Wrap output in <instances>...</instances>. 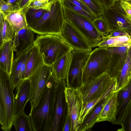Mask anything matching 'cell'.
I'll return each instance as SVG.
<instances>
[{"label": "cell", "mask_w": 131, "mask_h": 131, "mask_svg": "<svg viewBox=\"0 0 131 131\" xmlns=\"http://www.w3.org/2000/svg\"><path fill=\"white\" fill-rule=\"evenodd\" d=\"M58 80L53 74L37 105L30 112L32 131H51Z\"/></svg>", "instance_id": "obj_1"}, {"label": "cell", "mask_w": 131, "mask_h": 131, "mask_svg": "<svg viewBox=\"0 0 131 131\" xmlns=\"http://www.w3.org/2000/svg\"><path fill=\"white\" fill-rule=\"evenodd\" d=\"M10 75L0 69V123L4 131H10L15 118L14 96Z\"/></svg>", "instance_id": "obj_2"}, {"label": "cell", "mask_w": 131, "mask_h": 131, "mask_svg": "<svg viewBox=\"0 0 131 131\" xmlns=\"http://www.w3.org/2000/svg\"><path fill=\"white\" fill-rule=\"evenodd\" d=\"M65 21L62 2L56 0L50 10L47 11L40 18L29 27L34 33L39 35L59 36Z\"/></svg>", "instance_id": "obj_3"}, {"label": "cell", "mask_w": 131, "mask_h": 131, "mask_svg": "<svg viewBox=\"0 0 131 131\" xmlns=\"http://www.w3.org/2000/svg\"><path fill=\"white\" fill-rule=\"evenodd\" d=\"M34 44L38 46L44 64L50 66L64 54L73 50L60 36L56 35H40Z\"/></svg>", "instance_id": "obj_4"}, {"label": "cell", "mask_w": 131, "mask_h": 131, "mask_svg": "<svg viewBox=\"0 0 131 131\" xmlns=\"http://www.w3.org/2000/svg\"><path fill=\"white\" fill-rule=\"evenodd\" d=\"M63 7L65 19L81 33L92 48L96 47L104 37L98 31L92 22L85 16L63 5Z\"/></svg>", "instance_id": "obj_5"}, {"label": "cell", "mask_w": 131, "mask_h": 131, "mask_svg": "<svg viewBox=\"0 0 131 131\" xmlns=\"http://www.w3.org/2000/svg\"><path fill=\"white\" fill-rule=\"evenodd\" d=\"M53 74L51 67L44 64L28 78L30 81L29 100L30 112L39 102L47 84Z\"/></svg>", "instance_id": "obj_6"}, {"label": "cell", "mask_w": 131, "mask_h": 131, "mask_svg": "<svg viewBox=\"0 0 131 131\" xmlns=\"http://www.w3.org/2000/svg\"><path fill=\"white\" fill-rule=\"evenodd\" d=\"M92 51L73 50L70 67L66 80V86L78 89L83 85V69Z\"/></svg>", "instance_id": "obj_7"}, {"label": "cell", "mask_w": 131, "mask_h": 131, "mask_svg": "<svg viewBox=\"0 0 131 131\" xmlns=\"http://www.w3.org/2000/svg\"><path fill=\"white\" fill-rule=\"evenodd\" d=\"M108 58L106 48L98 47L91 51L83 69V85L105 73Z\"/></svg>", "instance_id": "obj_8"}, {"label": "cell", "mask_w": 131, "mask_h": 131, "mask_svg": "<svg viewBox=\"0 0 131 131\" xmlns=\"http://www.w3.org/2000/svg\"><path fill=\"white\" fill-rule=\"evenodd\" d=\"M116 81V79L111 78L104 73L83 84L78 89L82 94L83 105L101 96Z\"/></svg>", "instance_id": "obj_9"}, {"label": "cell", "mask_w": 131, "mask_h": 131, "mask_svg": "<svg viewBox=\"0 0 131 131\" xmlns=\"http://www.w3.org/2000/svg\"><path fill=\"white\" fill-rule=\"evenodd\" d=\"M125 12L120 4V0L116 2L110 8L105 9L103 16L110 31H121L131 35V26L124 14Z\"/></svg>", "instance_id": "obj_10"}, {"label": "cell", "mask_w": 131, "mask_h": 131, "mask_svg": "<svg viewBox=\"0 0 131 131\" xmlns=\"http://www.w3.org/2000/svg\"><path fill=\"white\" fill-rule=\"evenodd\" d=\"M64 93L67 107V112L70 119V131H78L80 114L83 105L82 94L79 89L65 87Z\"/></svg>", "instance_id": "obj_11"}, {"label": "cell", "mask_w": 131, "mask_h": 131, "mask_svg": "<svg viewBox=\"0 0 131 131\" xmlns=\"http://www.w3.org/2000/svg\"><path fill=\"white\" fill-rule=\"evenodd\" d=\"M66 86V80H58L56 89L54 116L51 131H62L64 124L66 118L64 117V112L65 108H67L64 93Z\"/></svg>", "instance_id": "obj_12"}, {"label": "cell", "mask_w": 131, "mask_h": 131, "mask_svg": "<svg viewBox=\"0 0 131 131\" xmlns=\"http://www.w3.org/2000/svg\"><path fill=\"white\" fill-rule=\"evenodd\" d=\"M129 46L106 48L108 58L105 73L111 78L117 80L125 61Z\"/></svg>", "instance_id": "obj_13"}, {"label": "cell", "mask_w": 131, "mask_h": 131, "mask_svg": "<svg viewBox=\"0 0 131 131\" xmlns=\"http://www.w3.org/2000/svg\"><path fill=\"white\" fill-rule=\"evenodd\" d=\"M73 50L92 51V47L84 37L65 20L59 35Z\"/></svg>", "instance_id": "obj_14"}, {"label": "cell", "mask_w": 131, "mask_h": 131, "mask_svg": "<svg viewBox=\"0 0 131 131\" xmlns=\"http://www.w3.org/2000/svg\"><path fill=\"white\" fill-rule=\"evenodd\" d=\"M34 33L29 27L22 29L16 33L13 40L16 58L34 45L35 40Z\"/></svg>", "instance_id": "obj_15"}, {"label": "cell", "mask_w": 131, "mask_h": 131, "mask_svg": "<svg viewBox=\"0 0 131 131\" xmlns=\"http://www.w3.org/2000/svg\"><path fill=\"white\" fill-rule=\"evenodd\" d=\"M30 81L28 78L21 80L16 88L17 93L14 97L15 118L24 111L29 101Z\"/></svg>", "instance_id": "obj_16"}, {"label": "cell", "mask_w": 131, "mask_h": 131, "mask_svg": "<svg viewBox=\"0 0 131 131\" xmlns=\"http://www.w3.org/2000/svg\"><path fill=\"white\" fill-rule=\"evenodd\" d=\"M32 47L16 58L13 61L10 77L13 90L22 80L27 61L31 52Z\"/></svg>", "instance_id": "obj_17"}, {"label": "cell", "mask_w": 131, "mask_h": 131, "mask_svg": "<svg viewBox=\"0 0 131 131\" xmlns=\"http://www.w3.org/2000/svg\"><path fill=\"white\" fill-rule=\"evenodd\" d=\"M14 51L13 40L0 43V69L10 75L14 61Z\"/></svg>", "instance_id": "obj_18"}, {"label": "cell", "mask_w": 131, "mask_h": 131, "mask_svg": "<svg viewBox=\"0 0 131 131\" xmlns=\"http://www.w3.org/2000/svg\"><path fill=\"white\" fill-rule=\"evenodd\" d=\"M117 99V106L115 124L120 125L131 101V80L126 86L118 91Z\"/></svg>", "instance_id": "obj_19"}, {"label": "cell", "mask_w": 131, "mask_h": 131, "mask_svg": "<svg viewBox=\"0 0 131 131\" xmlns=\"http://www.w3.org/2000/svg\"><path fill=\"white\" fill-rule=\"evenodd\" d=\"M44 64L43 58L38 46L34 44L27 59L22 80L29 77Z\"/></svg>", "instance_id": "obj_20"}, {"label": "cell", "mask_w": 131, "mask_h": 131, "mask_svg": "<svg viewBox=\"0 0 131 131\" xmlns=\"http://www.w3.org/2000/svg\"><path fill=\"white\" fill-rule=\"evenodd\" d=\"M118 92L114 91L106 103L99 116L96 122L107 121L115 124L117 110V95Z\"/></svg>", "instance_id": "obj_21"}, {"label": "cell", "mask_w": 131, "mask_h": 131, "mask_svg": "<svg viewBox=\"0 0 131 131\" xmlns=\"http://www.w3.org/2000/svg\"><path fill=\"white\" fill-rule=\"evenodd\" d=\"M72 51L64 54L51 66L53 74L57 80H66L70 66Z\"/></svg>", "instance_id": "obj_22"}, {"label": "cell", "mask_w": 131, "mask_h": 131, "mask_svg": "<svg viewBox=\"0 0 131 131\" xmlns=\"http://www.w3.org/2000/svg\"><path fill=\"white\" fill-rule=\"evenodd\" d=\"M28 6L14 11L7 16L4 18L10 24L16 33L20 29L28 27L26 17Z\"/></svg>", "instance_id": "obj_23"}, {"label": "cell", "mask_w": 131, "mask_h": 131, "mask_svg": "<svg viewBox=\"0 0 131 131\" xmlns=\"http://www.w3.org/2000/svg\"><path fill=\"white\" fill-rule=\"evenodd\" d=\"M131 80V44L129 45L126 58L116 80L115 91L118 92L126 86Z\"/></svg>", "instance_id": "obj_24"}, {"label": "cell", "mask_w": 131, "mask_h": 131, "mask_svg": "<svg viewBox=\"0 0 131 131\" xmlns=\"http://www.w3.org/2000/svg\"><path fill=\"white\" fill-rule=\"evenodd\" d=\"M114 92L103 99L87 116L83 123L80 125L78 131H86L92 128L96 123V119L101 111Z\"/></svg>", "instance_id": "obj_25"}, {"label": "cell", "mask_w": 131, "mask_h": 131, "mask_svg": "<svg viewBox=\"0 0 131 131\" xmlns=\"http://www.w3.org/2000/svg\"><path fill=\"white\" fill-rule=\"evenodd\" d=\"M116 83V81L113 83L101 96L90 101L83 105L79 118V123L80 125L83 123L87 116L98 104L107 96L115 91Z\"/></svg>", "instance_id": "obj_26"}, {"label": "cell", "mask_w": 131, "mask_h": 131, "mask_svg": "<svg viewBox=\"0 0 131 131\" xmlns=\"http://www.w3.org/2000/svg\"><path fill=\"white\" fill-rule=\"evenodd\" d=\"M131 44V35L128 34L121 36L105 37L96 47L104 48L119 47L126 46Z\"/></svg>", "instance_id": "obj_27"}, {"label": "cell", "mask_w": 131, "mask_h": 131, "mask_svg": "<svg viewBox=\"0 0 131 131\" xmlns=\"http://www.w3.org/2000/svg\"><path fill=\"white\" fill-rule=\"evenodd\" d=\"M0 43L13 40L16 32L9 22L4 18L5 16L0 12Z\"/></svg>", "instance_id": "obj_28"}, {"label": "cell", "mask_w": 131, "mask_h": 131, "mask_svg": "<svg viewBox=\"0 0 131 131\" xmlns=\"http://www.w3.org/2000/svg\"><path fill=\"white\" fill-rule=\"evenodd\" d=\"M13 125L16 131H32L30 114L23 112L15 118Z\"/></svg>", "instance_id": "obj_29"}, {"label": "cell", "mask_w": 131, "mask_h": 131, "mask_svg": "<svg viewBox=\"0 0 131 131\" xmlns=\"http://www.w3.org/2000/svg\"><path fill=\"white\" fill-rule=\"evenodd\" d=\"M47 11L45 9H36L29 7L26 15L28 26L38 20Z\"/></svg>", "instance_id": "obj_30"}, {"label": "cell", "mask_w": 131, "mask_h": 131, "mask_svg": "<svg viewBox=\"0 0 131 131\" xmlns=\"http://www.w3.org/2000/svg\"><path fill=\"white\" fill-rule=\"evenodd\" d=\"M92 11L96 18L103 16L104 8L96 0H81Z\"/></svg>", "instance_id": "obj_31"}, {"label": "cell", "mask_w": 131, "mask_h": 131, "mask_svg": "<svg viewBox=\"0 0 131 131\" xmlns=\"http://www.w3.org/2000/svg\"><path fill=\"white\" fill-rule=\"evenodd\" d=\"M92 22L98 31L104 37L108 36L110 31L103 16L95 18Z\"/></svg>", "instance_id": "obj_32"}, {"label": "cell", "mask_w": 131, "mask_h": 131, "mask_svg": "<svg viewBox=\"0 0 131 131\" xmlns=\"http://www.w3.org/2000/svg\"><path fill=\"white\" fill-rule=\"evenodd\" d=\"M62 5L65 7L85 16L91 21L96 18L95 16L90 14L69 0H64L62 2Z\"/></svg>", "instance_id": "obj_33"}, {"label": "cell", "mask_w": 131, "mask_h": 131, "mask_svg": "<svg viewBox=\"0 0 131 131\" xmlns=\"http://www.w3.org/2000/svg\"><path fill=\"white\" fill-rule=\"evenodd\" d=\"M122 128L117 130L131 131V101L121 121Z\"/></svg>", "instance_id": "obj_34"}, {"label": "cell", "mask_w": 131, "mask_h": 131, "mask_svg": "<svg viewBox=\"0 0 131 131\" xmlns=\"http://www.w3.org/2000/svg\"><path fill=\"white\" fill-rule=\"evenodd\" d=\"M20 9L19 4H9L4 0H0V12L2 13L5 17L12 12Z\"/></svg>", "instance_id": "obj_35"}, {"label": "cell", "mask_w": 131, "mask_h": 131, "mask_svg": "<svg viewBox=\"0 0 131 131\" xmlns=\"http://www.w3.org/2000/svg\"><path fill=\"white\" fill-rule=\"evenodd\" d=\"M54 1L48 2H40L37 0H31L29 2L28 6L29 7L34 9H43L48 11L50 9Z\"/></svg>", "instance_id": "obj_36"}, {"label": "cell", "mask_w": 131, "mask_h": 131, "mask_svg": "<svg viewBox=\"0 0 131 131\" xmlns=\"http://www.w3.org/2000/svg\"><path fill=\"white\" fill-rule=\"evenodd\" d=\"M69 0L76 5L82 8L84 11L90 14L93 16L96 17L90 9L81 0Z\"/></svg>", "instance_id": "obj_37"}, {"label": "cell", "mask_w": 131, "mask_h": 131, "mask_svg": "<svg viewBox=\"0 0 131 131\" xmlns=\"http://www.w3.org/2000/svg\"><path fill=\"white\" fill-rule=\"evenodd\" d=\"M120 4L126 15L131 17V4L125 0H120Z\"/></svg>", "instance_id": "obj_38"}, {"label": "cell", "mask_w": 131, "mask_h": 131, "mask_svg": "<svg viewBox=\"0 0 131 131\" xmlns=\"http://www.w3.org/2000/svg\"><path fill=\"white\" fill-rule=\"evenodd\" d=\"M105 9L110 8L118 0H96Z\"/></svg>", "instance_id": "obj_39"}, {"label": "cell", "mask_w": 131, "mask_h": 131, "mask_svg": "<svg viewBox=\"0 0 131 131\" xmlns=\"http://www.w3.org/2000/svg\"><path fill=\"white\" fill-rule=\"evenodd\" d=\"M71 124L68 113L67 112V115L62 131H70Z\"/></svg>", "instance_id": "obj_40"}, {"label": "cell", "mask_w": 131, "mask_h": 131, "mask_svg": "<svg viewBox=\"0 0 131 131\" xmlns=\"http://www.w3.org/2000/svg\"><path fill=\"white\" fill-rule=\"evenodd\" d=\"M128 34L130 35L127 32L124 31H116L111 32H110L108 36L106 37H111L121 36L127 35Z\"/></svg>", "instance_id": "obj_41"}, {"label": "cell", "mask_w": 131, "mask_h": 131, "mask_svg": "<svg viewBox=\"0 0 131 131\" xmlns=\"http://www.w3.org/2000/svg\"><path fill=\"white\" fill-rule=\"evenodd\" d=\"M30 0H21L19 3L20 9L24 8L28 5V3Z\"/></svg>", "instance_id": "obj_42"}, {"label": "cell", "mask_w": 131, "mask_h": 131, "mask_svg": "<svg viewBox=\"0 0 131 131\" xmlns=\"http://www.w3.org/2000/svg\"><path fill=\"white\" fill-rule=\"evenodd\" d=\"M6 3L11 4H19L21 0H4Z\"/></svg>", "instance_id": "obj_43"}, {"label": "cell", "mask_w": 131, "mask_h": 131, "mask_svg": "<svg viewBox=\"0 0 131 131\" xmlns=\"http://www.w3.org/2000/svg\"><path fill=\"white\" fill-rule=\"evenodd\" d=\"M124 15L125 17L127 19L128 22L131 26V17L127 15L125 12L124 13Z\"/></svg>", "instance_id": "obj_44"}, {"label": "cell", "mask_w": 131, "mask_h": 131, "mask_svg": "<svg viewBox=\"0 0 131 131\" xmlns=\"http://www.w3.org/2000/svg\"><path fill=\"white\" fill-rule=\"evenodd\" d=\"M37 0L40 1V2H50L54 1L56 0Z\"/></svg>", "instance_id": "obj_45"}, {"label": "cell", "mask_w": 131, "mask_h": 131, "mask_svg": "<svg viewBox=\"0 0 131 131\" xmlns=\"http://www.w3.org/2000/svg\"><path fill=\"white\" fill-rule=\"evenodd\" d=\"M125 1H127V2H129V1H131V0H125Z\"/></svg>", "instance_id": "obj_46"}, {"label": "cell", "mask_w": 131, "mask_h": 131, "mask_svg": "<svg viewBox=\"0 0 131 131\" xmlns=\"http://www.w3.org/2000/svg\"><path fill=\"white\" fill-rule=\"evenodd\" d=\"M128 2L131 4V1H129Z\"/></svg>", "instance_id": "obj_47"}, {"label": "cell", "mask_w": 131, "mask_h": 131, "mask_svg": "<svg viewBox=\"0 0 131 131\" xmlns=\"http://www.w3.org/2000/svg\"><path fill=\"white\" fill-rule=\"evenodd\" d=\"M60 0V1H61L62 2L64 0Z\"/></svg>", "instance_id": "obj_48"}]
</instances>
